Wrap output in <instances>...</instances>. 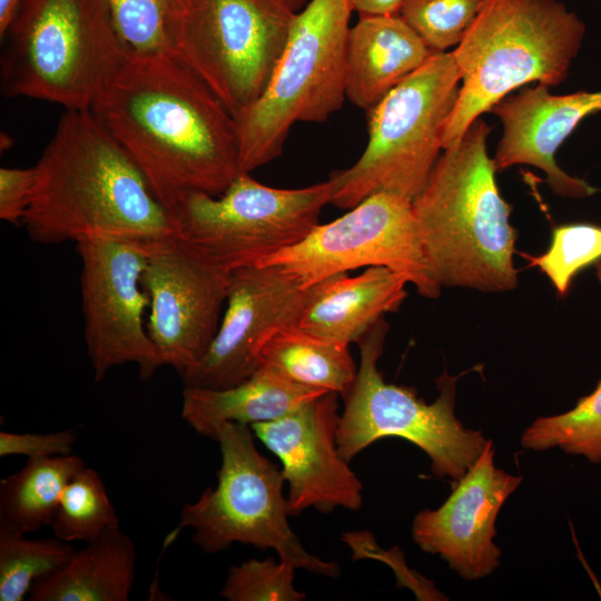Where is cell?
I'll return each instance as SVG.
<instances>
[{
    "label": "cell",
    "instance_id": "obj_15",
    "mask_svg": "<svg viewBox=\"0 0 601 601\" xmlns=\"http://www.w3.org/2000/svg\"><path fill=\"white\" fill-rule=\"evenodd\" d=\"M312 289L277 265L234 270L218 331L203 358L180 375L184 385L221 390L247 380L259 367L266 339L298 325Z\"/></svg>",
    "mask_w": 601,
    "mask_h": 601
},
{
    "label": "cell",
    "instance_id": "obj_12",
    "mask_svg": "<svg viewBox=\"0 0 601 601\" xmlns=\"http://www.w3.org/2000/svg\"><path fill=\"white\" fill-rule=\"evenodd\" d=\"M258 265L280 266L304 287L382 266L403 275L426 298H436L442 288L428 270L412 200L388 193L374 194L333 221L318 224L302 242Z\"/></svg>",
    "mask_w": 601,
    "mask_h": 601
},
{
    "label": "cell",
    "instance_id": "obj_28",
    "mask_svg": "<svg viewBox=\"0 0 601 601\" xmlns=\"http://www.w3.org/2000/svg\"><path fill=\"white\" fill-rule=\"evenodd\" d=\"M522 257L538 267L563 296L579 272L601 259V226L589 223L558 226L546 252L538 256L522 254Z\"/></svg>",
    "mask_w": 601,
    "mask_h": 601
},
{
    "label": "cell",
    "instance_id": "obj_26",
    "mask_svg": "<svg viewBox=\"0 0 601 601\" xmlns=\"http://www.w3.org/2000/svg\"><path fill=\"white\" fill-rule=\"evenodd\" d=\"M521 445L533 451L560 449L601 464V380L571 410L533 421L522 433Z\"/></svg>",
    "mask_w": 601,
    "mask_h": 601
},
{
    "label": "cell",
    "instance_id": "obj_19",
    "mask_svg": "<svg viewBox=\"0 0 601 601\" xmlns=\"http://www.w3.org/2000/svg\"><path fill=\"white\" fill-rule=\"evenodd\" d=\"M398 13L359 14L346 43V98L366 112L432 55Z\"/></svg>",
    "mask_w": 601,
    "mask_h": 601
},
{
    "label": "cell",
    "instance_id": "obj_9",
    "mask_svg": "<svg viewBox=\"0 0 601 601\" xmlns=\"http://www.w3.org/2000/svg\"><path fill=\"white\" fill-rule=\"evenodd\" d=\"M388 324L384 317L357 342L356 378L343 396L336 443L349 462L359 452L385 437L404 439L427 454L437 477L459 480L477 461L487 440L480 430L465 427L455 415L456 384L461 375L446 370L436 378L439 396L432 403L410 387L385 382L378 370Z\"/></svg>",
    "mask_w": 601,
    "mask_h": 601
},
{
    "label": "cell",
    "instance_id": "obj_2",
    "mask_svg": "<svg viewBox=\"0 0 601 601\" xmlns=\"http://www.w3.org/2000/svg\"><path fill=\"white\" fill-rule=\"evenodd\" d=\"M35 168L22 223L36 243H148L175 231L139 166L90 110H66Z\"/></svg>",
    "mask_w": 601,
    "mask_h": 601
},
{
    "label": "cell",
    "instance_id": "obj_14",
    "mask_svg": "<svg viewBox=\"0 0 601 601\" xmlns=\"http://www.w3.org/2000/svg\"><path fill=\"white\" fill-rule=\"evenodd\" d=\"M146 249L148 334L164 365L181 375L203 358L218 331L231 273L175 231L146 243Z\"/></svg>",
    "mask_w": 601,
    "mask_h": 601
},
{
    "label": "cell",
    "instance_id": "obj_20",
    "mask_svg": "<svg viewBox=\"0 0 601 601\" xmlns=\"http://www.w3.org/2000/svg\"><path fill=\"white\" fill-rule=\"evenodd\" d=\"M407 279L387 267H367L362 274L341 273L313 286L298 323L306 332L348 345L406 298Z\"/></svg>",
    "mask_w": 601,
    "mask_h": 601
},
{
    "label": "cell",
    "instance_id": "obj_13",
    "mask_svg": "<svg viewBox=\"0 0 601 601\" xmlns=\"http://www.w3.org/2000/svg\"><path fill=\"white\" fill-rule=\"evenodd\" d=\"M81 260L83 337L95 381L124 364L142 380L165 366L144 322L146 243L93 236L76 243Z\"/></svg>",
    "mask_w": 601,
    "mask_h": 601
},
{
    "label": "cell",
    "instance_id": "obj_4",
    "mask_svg": "<svg viewBox=\"0 0 601 601\" xmlns=\"http://www.w3.org/2000/svg\"><path fill=\"white\" fill-rule=\"evenodd\" d=\"M584 35L583 21L558 0H486L452 50L461 88L443 150L513 90L563 82Z\"/></svg>",
    "mask_w": 601,
    "mask_h": 601
},
{
    "label": "cell",
    "instance_id": "obj_16",
    "mask_svg": "<svg viewBox=\"0 0 601 601\" xmlns=\"http://www.w3.org/2000/svg\"><path fill=\"white\" fill-rule=\"evenodd\" d=\"M337 396L328 392L283 417L250 425L282 462L292 516L309 508L329 513L337 508L357 511L363 504V485L336 443Z\"/></svg>",
    "mask_w": 601,
    "mask_h": 601
},
{
    "label": "cell",
    "instance_id": "obj_33",
    "mask_svg": "<svg viewBox=\"0 0 601 601\" xmlns=\"http://www.w3.org/2000/svg\"><path fill=\"white\" fill-rule=\"evenodd\" d=\"M76 440L73 428L46 434L1 431L0 456L23 455L39 459L71 454Z\"/></svg>",
    "mask_w": 601,
    "mask_h": 601
},
{
    "label": "cell",
    "instance_id": "obj_24",
    "mask_svg": "<svg viewBox=\"0 0 601 601\" xmlns=\"http://www.w3.org/2000/svg\"><path fill=\"white\" fill-rule=\"evenodd\" d=\"M85 467L72 453L28 459L0 483V524L24 534L51 525L66 486Z\"/></svg>",
    "mask_w": 601,
    "mask_h": 601
},
{
    "label": "cell",
    "instance_id": "obj_35",
    "mask_svg": "<svg viewBox=\"0 0 601 601\" xmlns=\"http://www.w3.org/2000/svg\"><path fill=\"white\" fill-rule=\"evenodd\" d=\"M358 14L397 13L402 0H349Z\"/></svg>",
    "mask_w": 601,
    "mask_h": 601
},
{
    "label": "cell",
    "instance_id": "obj_23",
    "mask_svg": "<svg viewBox=\"0 0 601 601\" xmlns=\"http://www.w3.org/2000/svg\"><path fill=\"white\" fill-rule=\"evenodd\" d=\"M259 366L289 381L342 397L352 387L357 367L348 345L304 331L298 325L274 332L259 352Z\"/></svg>",
    "mask_w": 601,
    "mask_h": 601
},
{
    "label": "cell",
    "instance_id": "obj_37",
    "mask_svg": "<svg viewBox=\"0 0 601 601\" xmlns=\"http://www.w3.org/2000/svg\"><path fill=\"white\" fill-rule=\"evenodd\" d=\"M595 273L601 288V259L595 264Z\"/></svg>",
    "mask_w": 601,
    "mask_h": 601
},
{
    "label": "cell",
    "instance_id": "obj_17",
    "mask_svg": "<svg viewBox=\"0 0 601 601\" xmlns=\"http://www.w3.org/2000/svg\"><path fill=\"white\" fill-rule=\"evenodd\" d=\"M521 482V476L495 466L493 442L487 440L477 461L453 482L445 502L414 516V542L422 551L439 555L466 581L490 575L501 558L493 541L495 521Z\"/></svg>",
    "mask_w": 601,
    "mask_h": 601
},
{
    "label": "cell",
    "instance_id": "obj_22",
    "mask_svg": "<svg viewBox=\"0 0 601 601\" xmlns=\"http://www.w3.org/2000/svg\"><path fill=\"white\" fill-rule=\"evenodd\" d=\"M136 548L121 529L87 542L57 572L37 581L32 601H127L136 578Z\"/></svg>",
    "mask_w": 601,
    "mask_h": 601
},
{
    "label": "cell",
    "instance_id": "obj_29",
    "mask_svg": "<svg viewBox=\"0 0 601 601\" xmlns=\"http://www.w3.org/2000/svg\"><path fill=\"white\" fill-rule=\"evenodd\" d=\"M128 52H173L170 18L174 0H104Z\"/></svg>",
    "mask_w": 601,
    "mask_h": 601
},
{
    "label": "cell",
    "instance_id": "obj_25",
    "mask_svg": "<svg viewBox=\"0 0 601 601\" xmlns=\"http://www.w3.org/2000/svg\"><path fill=\"white\" fill-rule=\"evenodd\" d=\"M76 552L58 538L27 539L0 524V601H22L32 585L60 570Z\"/></svg>",
    "mask_w": 601,
    "mask_h": 601
},
{
    "label": "cell",
    "instance_id": "obj_21",
    "mask_svg": "<svg viewBox=\"0 0 601 601\" xmlns=\"http://www.w3.org/2000/svg\"><path fill=\"white\" fill-rule=\"evenodd\" d=\"M325 393L296 384L277 372L259 366L244 382L221 390L185 386L181 417L198 434L215 440L219 425H252L283 417Z\"/></svg>",
    "mask_w": 601,
    "mask_h": 601
},
{
    "label": "cell",
    "instance_id": "obj_34",
    "mask_svg": "<svg viewBox=\"0 0 601 601\" xmlns=\"http://www.w3.org/2000/svg\"><path fill=\"white\" fill-rule=\"evenodd\" d=\"M35 181V166L28 168H0L1 220L11 224L23 220L30 204Z\"/></svg>",
    "mask_w": 601,
    "mask_h": 601
},
{
    "label": "cell",
    "instance_id": "obj_1",
    "mask_svg": "<svg viewBox=\"0 0 601 601\" xmlns=\"http://www.w3.org/2000/svg\"><path fill=\"white\" fill-rule=\"evenodd\" d=\"M89 110L169 211L190 194L221 195L240 174L233 115L174 53L128 52Z\"/></svg>",
    "mask_w": 601,
    "mask_h": 601
},
{
    "label": "cell",
    "instance_id": "obj_30",
    "mask_svg": "<svg viewBox=\"0 0 601 601\" xmlns=\"http://www.w3.org/2000/svg\"><path fill=\"white\" fill-rule=\"evenodd\" d=\"M486 0H402L398 14L434 52L463 39Z\"/></svg>",
    "mask_w": 601,
    "mask_h": 601
},
{
    "label": "cell",
    "instance_id": "obj_18",
    "mask_svg": "<svg viewBox=\"0 0 601 601\" xmlns=\"http://www.w3.org/2000/svg\"><path fill=\"white\" fill-rule=\"evenodd\" d=\"M549 88L543 83L526 87L493 107L503 127L493 157L495 168L530 165L544 171L555 195L590 197L598 188L562 170L554 156L582 120L601 111V90L552 95Z\"/></svg>",
    "mask_w": 601,
    "mask_h": 601
},
{
    "label": "cell",
    "instance_id": "obj_31",
    "mask_svg": "<svg viewBox=\"0 0 601 601\" xmlns=\"http://www.w3.org/2000/svg\"><path fill=\"white\" fill-rule=\"evenodd\" d=\"M296 570L272 558L243 561L229 569L220 595L228 601H302L306 593L294 587Z\"/></svg>",
    "mask_w": 601,
    "mask_h": 601
},
{
    "label": "cell",
    "instance_id": "obj_8",
    "mask_svg": "<svg viewBox=\"0 0 601 601\" xmlns=\"http://www.w3.org/2000/svg\"><path fill=\"white\" fill-rule=\"evenodd\" d=\"M249 425L226 422L215 433L221 453L217 484L207 487L180 510L173 542L183 529H191L193 542L205 553L227 550L233 543L273 549L278 560L328 578L341 574L339 565L309 553L288 523L282 470L255 445Z\"/></svg>",
    "mask_w": 601,
    "mask_h": 601
},
{
    "label": "cell",
    "instance_id": "obj_10",
    "mask_svg": "<svg viewBox=\"0 0 601 601\" xmlns=\"http://www.w3.org/2000/svg\"><path fill=\"white\" fill-rule=\"evenodd\" d=\"M309 0H174L173 52L234 116L264 91Z\"/></svg>",
    "mask_w": 601,
    "mask_h": 601
},
{
    "label": "cell",
    "instance_id": "obj_6",
    "mask_svg": "<svg viewBox=\"0 0 601 601\" xmlns=\"http://www.w3.org/2000/svg\"><path fill=\"white\" fill-rule=\"evenodd\" d=\"M349 0H309L262 95L234 115L239 173L277 158L296 122H324L346 98Z\"/></svg>",
    "mask_w": 601,
    "mask_h": 601
},
{
    "label": "cell",
    "instance_id": "obj_7",
    "mask_svg": "<svg viewBox=\"0 0 601 601\" xmlns=\"http://www.w3.org/2000/svg\"><path fill=\"white\" fill-rule=\"evenodd\" d=\"M461 75L452 51L434 52L367 111L368 141L358 160L331 174L329 204L351 209L388 193L413 200L440 157Z\"/></svg>",
    "mask_w": 601,
    "mask_h": 601
},
{
    "label": "cell",
    "instance_id": "obj_36",
    "mask_svg": "<svg viewBox=\"0 0 601 601\" xmlns=\"http://www.w3.org/2000/svg\"><path fill=\"white\" fill-rule=\"evenodd\" d=\"M22 0H0V37L2 38L13 21Z\"/></svg>",
    "mask_w": 601,
    "mask_h": 601
},
{
    "label": "cell",
    "instance_id": "obj_27",
    "mask_svg": "<svg viewBox=\"0 0 601 601\" xmlns=\"http://www.w3.org/2000/svg\"><path fill=\"white\" fill-rule=\"evenodd\" d=\"M50 526L56 538L70 543H87L120 528L119 516L96 470L86 466L70 481Z\"/></svg>",
    "mask_w": 601,
    "mask_h": 601
},
{
    "label": "cell",
    "instance_id": "obj_32",
    "mask_svg": "<svg viewBox=\"0 0 601 601\" xmlns=\"http://www.w3.org/2000/svg\"><path fill=\"white\" fill-rule=\"evenodd\" d=\"M342 539L352 549L354 560L373 558L383 560L392 565L396 578H398V585H406L412 589L418 600L444 599L443 594L434 588L432 582L425 580L416 572L408 571L404 562L403 553L398 548H394L392 551L380 549L372 533L367 531L346 532L343 533Z\"/></svg>",
    "mask_w": 601,
    "mask_h": 601
},
{
    "label": "cell",
    "instance_id": "obj_11",
    "mask_svg": "<svg viewBox=\"0 0 601 601\" xmlns=\"http://www.w3.org/2000/svg\"><path fill=\"white\" fill-rule=\"evenodd\" d=\"M329 200L328 179L285 189L243 173L221 195L190 194L170 214L176 234L233 273L302 242Z\"/></svg>",
    "mask_w": 601,
    "mask_h": 601
},
{
    "label": "cell",
    "instance_id": "obj_5",
    "mask_svg": "<svg viewBox=\"0 0 601 601\" xmlns=\"http://www.w3.org/2000/svg\"><path fill=\"white\" fill-rule=\"evenodd\" d=\"M0 59L1 92L89 110L128 50L104 0H22Z\"/></svg>",
    "mask_w": 601,
    "mask_h": 601
},
{
    "label": "cell",
    "instance_id": "obj_3",
    "mask_svg": "<svg viewBox=\"0 0 601 601\" xmlns=\"http://www.w3.org/2000/svg\"><path fill=\"white\" fill-rule=\"evenodd\" d=\"M490 132L481 117L472 122L412 200L425 260L441 287L502 293L518 285L516 230L487 154Z\"/></svg>",
    "mask_w": 601,
    "mask_h": 601
}]
</instances>
